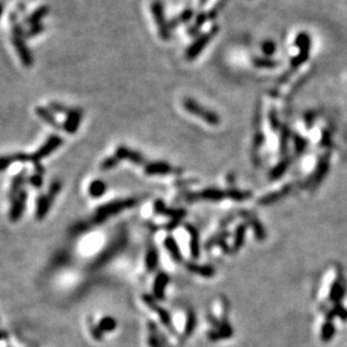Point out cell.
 <instances>
[{
	"label": "cell",
	"mask_w": 347,
	"mask_h": 347,
	"mask_svg": "<svg viewBox=\"0 0 347 347\" xmlns=\"http://www.w3.org/2000/svg\"><path fill=\"white\" fill-rule=\"evenodd\" d=\"M141 199V198H127L116 199V201H111L109 203H106V204L100 205L96 209V212L93 214V217L90 218L88 221H82L75 223L73 227L70 229L71 235H80V233H84L88 231V230H91V228L93 227L103 224L109 218L122 213L123 211L136 206Z\"/></svg>",
	"instance_id": "obj_1"
},
{
	"label": "cell",
	"mask_w": 347,
	"mask_h": 347,
	"mask_svg": "<svg viewBox=\"0 0 347 347\" xmlns=\"http://www.w3.org/2000/svg\"><path fill=\"white\" fill-rule=\"evenodd\" d=\"M63 145V139L58 134H52L47 138V140L44 142V145L41 146V148L37 151L33 153H14L9 156H2L0 166H1V171L5 172L14 161H32L34 164L41 163V160L50 156L52 152H54L56 149L60 148Z\"/></svg>",
	"instance_id": "obj_2"
},
{
	"label": "cell",
	"mask_w": 347,
	"mask_h": 347,
	"mask_svg": "<svg viewBox=\"0 0 347 347\" xmlns=\"http://www.w3.org/2000/svg\"><path fill=\"white\" fill-rule=\"evenodd\" d=\"M10 24V40L13 43L15 50H16L21 62L25 68H31L34 63V58L31 50H29L27 43H26L25 29L20 23L17 11H11L8 16Z\"/></svg>",
	"instance_id": "obj_3"
},
{
	"label": "cell",
	"mask_w": 347,
	"mask_h": 347,
	"mask_svg": "<svg viewBox=\"0 0 347 347\" xmlns=\"http://www.w3.org/2000/svg\"><path fill=\"white\" fill-rule=\"evenodd\" d=\"M182 105L186 111L191 115L197 116V118L201 119L203 122L209 124L211 126H217L220 124V116L217 114L216 112L211 111V109L207 108L197 101L194 98L187 97L184 98L182 101Z\"/></svg>",
	"instance_id": "obj_4"
},
{
	"label": "cell",
	"mask_w": 347,
	"mask_h": 347,
	"mask_svg": "<svg viewBox=\"0 0 347 347\" xmlns=\"http://www.w3.org/2000/svg\"><path fill=\"white\" fill-rule=\"evenodd\" d=\"M62 184L60 180H53L50 185V188H48V192L46 194H43L39 196L36 201V211H35V217L39 221H42L44 218H46V216L50 212V209L53 204V202L55 201L56 196L59 195L60 192H61Z\"/></svg>",
	"instance_id": "obj_5"
},
{
	"label": "cell",
	"mask_w": 347,
	"mask_h": 347,
	"mask_svg": "<svg viewBox=\"0 0 347 347\" xmlns=\"http://www.w3.org/2000/svg\"><path fill=\"white\" fill-rule=\"evenodd\" d=\"M151 13H152V16L155 21L156 27H157V33L158 36L162 41L167 42L170 39H171V28H170L169 21L165 17V9H164V3L162 0H153L151 2Z\"/></svg>",
	"instance_id": "obj_6"
},
{
	"label": "cell",
	"mask_w": 347,
	"mask_h": 347,
	"mask_svg": "<svg viewBox=\"0 0 347 347\" xmlns=\"http://www.w3.org/2000/svg\"><path fill=\"white\" fill-rule=\"evenodd\" d=\"M218 32H219V25L216 24L211 26L209 31L200 34L198 37H195V40L188 47L186 53H184L188 61H194V60L197 59L201 54V52L205 50L207 45L211 42V40L217 35Z\"/></svg>",
	"instance_id": "obj_7"
},
{
	"label": "cell",
	"mask_w": 347,
	"mask_h": 347,
	"mask_svg": "<svg viewBox=\"0 0 347 347\" xmlns=\"http://www.w3.org/2000/svg\"><path fill=\"white\" fill-rule=\"evenodd\" d=\"M127 244V237L125 235H120L119 237H117V239L112 240L110 246L109 248H106V249L101 252L100 256L93 260L91 264V269L92 270H98L100 267H103L106 263L109 262L116 254H118L119 251H122L124 248H125Z\"/></svg>",
	"instance_id": "obj_8"
},
{
	"label": "cell",
	"mask_w": 347,
	"mask_h": 347,
	"mask_svg": "<svg viewBox=\"0 0 347 347\" xmlns=\"http://www.w3.org/2000/svg\"><path fill=\"white\" fill-rule=\"evenodd\" d=\"M154 211H155V213L157 214H162V216L171 218V221H170V223L167 225L168 229H171L175 227L176 224H179L180 221L182 220L187 214L186 210L183 209H170V207L165 205V203L162 201V199H156V201L154 202Z\"/></svg>",
	"instance_id": "obj_9"
},
{
	"label": "cell",
	"mask_w": 347,
	"mask_h": 347,
	"mask_svg": "<svg viewBox=\"0 0 347 347\" xmlns=\"http://www.w3.org/2000/svg\"><path fill=\"white\" fill-rule=\"evenodd\" d=\"M229 198V190L222 191L219 188L215 187H208L205 190L199 191L197 193L187 194L188 201H195V199H203V201H211V202H218L221 201L224 198Z\"/></svg>",
	"instance_id": "obj_10"
},
{
	"label": "cell",
	"mask_w": 347,
	"mask_h": 347,
	"mask_svg": "<svg viewBox=\"0 0 347 347\" xmlns=\"http://www.w3.org/2000/svg\"><path fill=\"white\" fill-rule=\"evenodd\" d=\"M27 198H28L27 192L25 190H22L16 198L13 199L8 212V219L11 222H17L21 220V218L25 212Z\"/></svg>",
	"instance_id": "obj_11"
},
{
	"label": "cell",
	"mask_w": 347,
	"mask_h": 347,
	"mask_svg": "<svg viewBox=\"0 0 347 347\" xmlns=\"http://www.w3.org/2000/svg\"><path fill=\"white\" fill-rule=\"evenodd\" d=\"M143 301H144L145 304L148 305L149 308L152 309V310L155 312V314L158 316V318H160L161 322L163 323V325L168 328V329L173 331V325H172V320L171 317H170L169 312L165 310V309L161 308L160 305L157 304L156 301L154 299L153 296H149V294H144L143 296Z\"/></svg>",
	"instance_id": "obj_12"
},
{
	"label": "cell",
	"mask_w": 347,
	"mask_h": 347,
	"mask_svg": "<svg viewBox=\"0 0 347 347\" xmlns=\"http://www.w3.org/2000/svg\"><path fill=\"white\" fill-rule=\"evenodd\" d=\"M84 112L80 108H71L66 114L65 121L62 124V130L69 134H75L80 126Z\"/></svg>",
	"instance_id": "obj_13"
},
{
	"label": "cell",
	"mask_w": 347,
	"mask_h": 347,
	"mask_svg": "<svg viewBox=\"0 0 347 347\" xmlns=\"http://www.w3.org/2000/svg\"><path fill=\"white\" fill-rule=\"evenodd\" d=\"M115 156L118 158L120 161L128 160L133 164L143 165V167H144L146 163H148V161L145 160L144 156H143L141 152L136 151V150L128 148V147H126V146H119L118 148L116 149Z\"/></svg>",
	"instance_id": "obj_14"
},
{
	"label": "cell",
	"mask_w": 347,
	"mask_h": 347,
	"mask_svg": "<svg viewBox=\"0 0 347 347\" xmlns=\"http://www.w3.org/2000/svg\"><path fill=\"white\" fill-rule=\"evenodd\" d=\"M170 283V276L165 272H160L153 283V297L157 301L164 300L165 297V290H167Z\"/></svg>",
	"instance_id": "obj_15"
},
{
	"label": "cell",
	"mask_w": 347,
	"mask_h": 347,
	"mask_svg": "<svg viewBox=\"0 0 347 347\" xmlns=\"http://www.w3.org/2000/svg\"><path fill=\"white\" fill-rule=\"evenodd\" d=\"M144 172L150 176H164L173 172V167L165 161H153L146 163L144 166Z\"/></svg>",
	"instance_id": "obj_16"
},
{
	"label": "cell",
	"mask_w": 347,
	"mask_h": 347,
	"mask_svg": "<svg viewBox=\"0 0 347 347\" xmlns=\"http://www.w3.org/2000/svg\"><path fill=\"white\" fill-rule=\"evenodd\" d=\"M184 228L190 235V254L194 259H198L200 257V240H199V231L198 229L190 223L184 224Z\"/></svg>",
	"instance_id": "obj_17"
},
{
	"label": "cell",
	"mask_w": 347,
	"mask_h": 347,
	"mask_svg": "<svg viewBox=\"0 0 347 347\" xmlns=\"http://www.w3.org/2000/svg\"><path fill=\"white\" fill-rule=\"evenodd\" d=\"M163 244L165 249H167V251L169 252V255L171 256V258L174 260L175 263H183L182 252H181V249L178 243H176V240L173 238L172 236L165 237Z\"/></svg>",
	"instance_id": "obj_18"
},
{
	"label": "cell",
	"mask_w": 347,
	"mask_h": 347,
	"mask_svg": "<svg viewBox=\"0 0 347 347\" xmlns=\"http://www.w3.org/2000/svg\"><path fill=\"white\" fill-rule=\"evenodd\" d=\"M50 13V7L47 5H42L40 6L39 8H36L35 10H33L31 14L27 15V16H25L24 18V25H36L40 24L41 21L45 18Z\"/></svg>",
	"instance_id": "obj_19"
},
{
	"label": "cell",
	"mask_w": 347,
	"mask_h": 347,
	"mask_svg": "<svg viewBox=\"0 0 347 347\" xmlns=\"http://www.w3.org/2000/svg\"><path fill=\"white\" fill-rule=\"evenodd\" d=\"M195 16V10L194 8H191V7H187V8H184L181 13H179L176 16H174L173 18H171V21H169L170 24V28L174 29L176 27H179L180 25L183 24H188L192 18Z\"/></svg>",
	"instance_id": "obj_20"
},
{
	"label": "cell",
	"mask_w": 347,
	"mask_h": 347,
	"mask_svg": "<svg viewBox=\"0 0 347 347\" xmlns=\"http://www.w3.org/2000/svg\"><path fill=\"white\" fill-rule=\"evenodd\" d=\"M186 269L189 272H191V273L199 275V276L205 277V278L214 277L215 274H216V270H215L213 266L199 265V264L191 263V262L186 263Z\"/></svg>",
	"instance_id": "obj_21"
},
{
	"label": "cell",
	"mask_w": 347,
	"mask_h": 347,
	"mask_svg": "<svg viewBox=\"0 0 347 347\" xmlns=\"http://www.w3.org/2000/svg\"><path fill=\"white\" fill-rule=\"evenodd\" d=\"M35 114L39 116L41 120L44 121L45 123H47L48 125L54 127L55 130L62 129V125L58 122V121H56L54 114H53V112L51 111L50 108L44 107V106H37L35 108Z\"/></svg>",
	"instance_id": "obj_22"
},
{
	"label": "cell",
	"mask_w": 347,
	"mask_h": 347,
	"mask_svg": "<svg viewBox=\"0 0 347 347\" xmlns=\"http://www.w3.org/2000/svg\"><path fill=\"white\" fill-rule=\"evenodd\" d=\"M158 265V251L153 243L148 245L145 252V267L149 272H154Z\"/></svg>",
	"instance_id": "obj_23"
},
{
	"label": "cell",
	"mask_w": 347,
	"mask_h": 347,
	"mask_svg": "<svg viewBox=\"0 0 347 347\" xmlns=\"http://www.w3.org/2000/svg\"><path fill=\"white\" fill-rule=\"evenodd\" d=\"M107 188L108 186L105 180L99 178L93 179L88 186V194L93 198H99L101 196H104L106 191H107Z\"/></svg>",
	"instance_id": "obj_24"
},
{
	"label": "cell",
	"mask_w": 347,
	"mask_h": 347,
	"mask_svg": "<svg viewBox=\"0 0 347 347\" xmlns=\"http://www.w3.org/2000/svg\"><path fill=\"white\" fill-rule=\"evenodd\" d=\"M25 180H26L25 172H22L21 174H18V175L13 179L8 192V198L11 199V201L16 198L22 190H24V188H22V185H24Z\"/></svg>",
	"instance_id": "obj_25"
},
{
	"label": "cell",
	"mask_w": 347,
	"mask_h": 347,
	"mask_svg": "<svg viewBox=\"0 0 347 347\" xmlns=\"http://www.w3.org/2000/svg\"><path fill=\"white\" fill-rule=\"evenodd\" d=\"M35 165V173L33 174V175L28 178V182L31 183V185L33 187L35 188H41L42 187V185L44 183V173L45 169L42 167V165L41 163L34 164Z\"/></svg>",
	"instance_id": "obj_26"
},
{
	"label": "cell",
	"mask_w": 347,
	"mask_h": 347,
	"mask_svg": "<svg viewBox=\"0 0 347 347\" xmlns=\"http://www.w3.org/2000/svg\"><path fill=\"white\" fill-rule=\"evenodd\" d=\"M246 225L240 224L237 227L235 235H234V243L232 250L233 251H239L240 249V247L243 246L244 240H245V233H246Z\"/></svg>",
	"instance_id": "obj_27"
},
{
	"label": "cell",
	"mask_w": 347,
	"mask_h": 347,
	"mask_svg": "<svg viewBox=\"0 0 347 347\" xmlns=\"http://www.w3.org/2000/svg\"><path fill=\"white\" fill-rule=\"evenodd\" d=\"M98 328H99V330L101 333H105V331H112L116 329L117 327V322L115 320V318H112L110 316H106L104 318L100 319V322H98Z\"/></svg>",
	"instance_id": "obj_28"
},
{
	"label": "cell",
	"mask_w": 347,
	"mask_h": 347,
	"mask_svg": "<svg viewBox=\"0 0 347 347\" xmlns=\"http://www.w3.org/2000/svg\"><path fill=\"white\" fill-rule=\"evenodd\" d=\"M195 323H197V320H195V315L192 310H189L187 314V322H186V327H184V337L190 336V335L194 333Z\"/></svg>",
	"instance_id": "obj_29"
},
{
	"label": "cell",
	"mask_w": 347,
	"mask_h": 347,
	"mask_svg": "<svg viewBox=\"0 0 347 347\" xmlns=\"http://www.w3.org/2000/svg\"><path fill=\"white\" fill-rule=\"evenodd\" d=\"M45 29H46V26L42 23H40V24L33 25L29 27L27 31L25 32V37L26 39H32V37H36L39 36L40 34H42L45 32Z\"/></svg>",
	"instance_id": "obj_30"
},
{
	"label": "cell",
	"mask_w": 347,
	"mask_h": 347,
	"mask_svg": "<svg viewBox=\"0 0 347 347\" xmlns=\"http://www.w3.org/2000/svg\"><path fill=\"white\" fill-rule=\"evenodd\" d=\"M120 163V160L117 158L115 154H112L110 157H107L103 160V163L100 164V168L103 171H110V169L117 167V165Z\"/></svg>",
	"instance_id": "obj_31"
},
{
	"label": "cell",
	"mask_w": 347,
	"mask_h": 347,
	"mask_svg": "<svg viewBox=\"0 0 347 347\" xmlns=\"http://www.w3.org/2000/svg\"><path fill=\"white\" fill-rule=\"evenodd\" d=\"M226 3V0H218L217 3L215 6L211 7V8L207 11V14H208V18L209 21H215L218 16V14H219V11L221 10L222 7Z\"/></svg>",
	"instance_id": "obj_32"
},
{
	"label": "cell",
	"mask_w": 347,
	"mask_h": 347,
	"mask_svg": "<svg viewBox=\"0 0 347 347\" xmlns=\"http://www.w3.org/2000/svg\"><path fill=\"white\" fill-rule=\"evenodd\" d=\"M335 334V327L331 322H327L324 325L322 330V339L324 342H328L333 338Z\"/></svg>",
	"instance_id": "obj_33"
},
{
	"label": "cell",
	"mask_w": 347,
	"mask_h": 347,
	"mask_svg": "<svg viewBox=\"0 0 347 347\" xmlns=\"http://www.w3.org/2000/svg\"><path fill=\"white\" fill-rule=\"evenodd\" d=\"M48 108H50L52 112L60 113V114H67L71 109L65 106V105L59 103V101H51V103L48 104Z\"/></svg>",
	"instance_id": "obj_34"
},
{
	"label": "cell",
	"mask_w": 347,
	"mask_h": 347,
	"mask_svg": "<svg viewBox=\"0 0 347 347\" xmlns=\"http://www.w3.org/2000/svg\"><path fill=\"white\" fill-rule=\"evenodd\" d=\"M343 296H344V289H343L342 284L336 283V284L333 286V289H331L330 299L334 300V301H338Z\"/></svg>",
	"instance_id": "obj_35"
},
{
	"label": "cell",
	"mask_w": 347,
	"mask_h": 347,
	"mask_svg": "<svg viewBox=\"0 0 347 347\" xmlns=\"http://www.w3.org/2000/svg\"><path fill=\"white\" fill-rule=\"evenodd\" d=\"M207 21H209L208 18V14H207V11H199L197 16H195V20L194 22V25L197 26L198 28L201 29V27L203 25L206 24Z\"/></svg>",
	"instance_id": "obj_36"
},
{
	"label": "cell",
	"mask_w": 347,
	"mask_h": 347,
	"mask_svg": "<svg viewBox=\"0 0 347 347\" xmlns=\"http://www.w3.org/2000/svg\"><path fill=\"white\" fill-rule=\"evenodd\" d=\"M253 228H254V233L256 236V238L259 240H263L265 238V231L262 227V224L258 221H253Z\"/></svg>",
	"instance_id": "obj_37"
},
{
	"label": "cell",
	"mask_w": 347,
	"mask_h": 347,
	"mask_svg": "<svg viewBox=\"0 0 347 347\" xmlns=\"http://www.w3.org/2000/svg\"><path fill=\"white\" fill-rule=\"evenodd\" d=\"M284 168H285V164H282V165L279 166L277 169H274V171H273V177H278L282 172L284 171Z\"/></svg>",
	"instance_id": "obj_38"
},
{
	"label": "cell",
	"mask_w": 347,
	"mask_h": 347,
	"mask_svg": "<svg viewBox=\"0 0 347 347\" xmlns=\"http://www.w3.org/2000/svg\"><path fill=\"white\" fill-rule=\"evenodd\" d=\"M207 2H208V0H199V7L200 9H202L203 7L207 5Z\"/></svg>",
	"instance_id": "obj_39"
}]
</instances>
